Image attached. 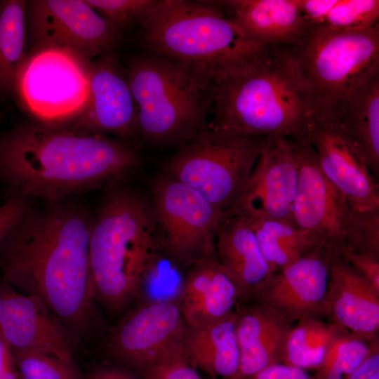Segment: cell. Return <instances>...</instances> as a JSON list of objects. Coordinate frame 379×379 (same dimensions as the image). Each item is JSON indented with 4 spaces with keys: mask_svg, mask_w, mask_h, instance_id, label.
<instances>
[{
    "mask_svg": "<svg viewBox=\"0 0 379 379\" xmlns=\"http://www.w3.org/2000/svg\"><path fill=\"white\" fill-rule=\"evenodd\" d=\"M93 220L85 208L64 200L30 206L0 246L1 280L39 298L80 335L98 325L89 262Z\"/></svg>",
    "mask_w": 379,
    "mask_h": 379,
    "instance_id": "1",
    "label": "cell"
},
{
    "mask_svg": "<svg viewBox=\"0 0 379 379\" xmlns=\"http://www.w3.org/2000/svg\"><path fill=\"white\" fill-rule=\"evenodd\" d=\"M138 161L128 140L61 125H20L0 135V180L48 204L116 181Z\"/></svg>",
    "mask_w": 379,
    "mask_h": 379,
    "instance_id": "2",
    "label": "cell"
},
{
    "mask_svg": "<svg viewBox=\"0 0 379 379\" xmlns=\"http://www.w3.org/2000/svg\"><path fill=\"white\" fill-rule=\"evenodd\" d=\"M215 131L310 140L314 121L298 88L290 46H263L210 76Z\"/></svg>",
    "mask_w": 379,
    "mask_h": 379,
    "instance_id": "3",
    "label": "cell"
},
{
    "mask_svg": "<svg viewBox=\"0 0 379 379\" xmlns=\"http://www.w3.org/2000/svg\"><path fill=\"white\" fill-rule=\"evenodd\" d=\"M153 211L131 191H112L93 220L89 262L96 300L112 312L126 307L137 295L155 261Z\"/></svg>",
    "mask_w": 379,
    "mask_h": 379,
    "instance_id": "4",
    "label": "cell"
},
{
    "mask_svg": "<svg viewBox=\"0 0 379 379\" xmlns=\"http://www.w3.org/2000/svg\"><path fill=\"white\" fill-rule=\"evenodd\" d=\"M290 58L314 122H335L347 98L379 72V23L340 30L312 25Z\"/></svg>",
    "mask_w": 379,
    "mask_h": 379,
    "instance_id": "5",
    "label": "cell"
},
{
    "mask_svg": "<svg viewBox=\"0 0 379 379\" xmlns=\"http://www.w3.org/2000/svg\"><path fill=\"white\" fill-rule=\"evenodd\" d=\"M137 108V134L159 145L189 142L208 126L210 84L201 72L150 53L125 69Z\"/></svg>",
    "mask_w": 379,
    "mask_h": 379,
    "instance_id": "6",
    "label": "cell"
},
{
    "mask_svg": "<svg viewBox=\"0 0 379 379\" xmlns=\"http://www.w3.org/2000/svg\"><path fill=\"white\" fill-rule=\"evenodd\" d=\"M140 25L142 39L152 53L209 78L263 47L244 36L218 1L159 0Z\"/></svg>",
    "mask_w": 379,
    "mask_h": 379,
    "instance_id": "7",
    "label": "cell"
},
{
    "mask_svg": "<svg viewBox=\"0 0 379 379\" xmlns=\"http://www.w3.org/2000/svg\"><path fill=\"white\" fill-rule=\"evenodd\" d=\"M298 164L292 218L331 252L349 248L379 258V208L361 211L325 177L310 140H291Z\"/></svg>",
    "mask_w": 379,
    "mask_h": 379,
    "instance_id": "8",
    "label": "cell"
},
{
    "mask_svg": "<svg viewBox=\"0 0 379 379\" xmlns=\"http://www.w3.org/2000/svg\"><path fill=\"white\" fill-rule=\"evenodd\" d=\"M267 140L208 126L178 147L166 171L225 212L237 200Z\"/></svg>",
    "mask_w": 379,
    "mask_h": 379,
    "instance_id": "9",
    "label": "cell"
},
{
    "mask_svg": "<svg viewBox=\"0 0 379 379\" xmlns=\"http://www.w3.org/2000/svg\"><path fill=\"white\" fill-rule=\"evenodd\" d=\"M91 62L67 49L36 47L27 56L14 91L41 123L65 124L87 102Z\"/></svg>",
    "mask_w": 379,
    "mask_h": 379,
    "instance_id": "10",
    "label": "cell"
},
{
    "mask_svg": "<svg viewBox=\"0 0 379 379\" xmlns=\"http://www.w3.org/2000/svg\"><path fill=\"white\" fill-rule=\"evenodd\" d=\"M157 226L170 255L183 265L215 255V239L225 214L201 194L169 175L152 187Z\"/></svg>",
    "mask_w": 379,
    "mask_h": 379,
    "instance_id": "11",
    "label": "cell"
},
{
    "mask_svg": "<svg viewBox=\"0 0 379 379\" xmlns=\"http://www.w3.org/2000/svg\"><path fill=\"white\" fill-rule=\"evenodd\" d=\"M26 17L36 47L67 49L90 61L113 51L121 36L86 0L26 1Z\"/></svg>",
    "mask_w": 379,
    "mask_h": 379,
    "instance_id": "12",
    "label": "cell"
},
{
    "mask_svg": "<svg viewBox=\"0 0 379 379\" xmlns=\"http://www.w3.org/2000/svg\"><path fill=\"white\" fill-rule=\"evenodd\" d=\"M186 328L179 302L150 301L117 324L107 348L114 357L140 372L182 348Z\"/></svg>",
    "mask_w": 379,
    "mask_h": 379,
    "instance_id": "13",
    "label": "cell"
},
{
    "mask_svg": "<svg viewBox=\"0 0 379 379\" xmlns=\"http://www.w3.org/2000/svg\"><path fill=\"white\" fill-rule=\"evenodd\" d=\"M298 164L291 140L270 138L234 206L247 218L293 222Z\"/></svg>",
    "mask_w": 379,
    "mask_h": 379,
    "instance_id": "14",
    "label": "cell"
},
{
    "mask_svg": "<svg viewBox=\"0 0 379 379\" xmlns=\"http://www.w3.org/2000/svg\"><path fill=\"white\" fill-rule=\"evenodd\" d=\"M61 126L128 140L138 135L136 105L126 70L113 51L91 62L87 102L75 118Z\"/></svg>",
    "mask_w": 379,
    "mask_h": 379,
    "instance_id": "15",
    "label": "cell"
},
{
    "mask_svg": "<svg viewBox=\"0 0 379 379\" xmlns=\"http://www.w3.org/2000/svg\"><path fill=\"white\" fill-rule=\"evenodd\" d=\"M331 251L319 245L273 274L252 300L262 302L288 321L328 316L327 284Z\"/></svg>",
    "mask_w": 379,
    "mask_h": 379,
    "instance_id": "16",
    "label": "cell"
},
{
    "mask_svg": "<svg viewBox=\"0 0 379 379\" xmlns=\"http://www.w3.org/2000/svg\"><path fill=\"white\" fill-rule=\"evenodd\" d=\"M62 325L39 298L0 279V335L13 352L46 354L72 364V347Z\"/></svg>",
    "mask_w": 379,
    "mask_h": 379,
    "instance_id": "17",
    "label": "cell"
},
{
    "mask_svg": "<svg viewBox=\"0 0 379 379\" xmlns=\"http://www.w3.org/2000/svg\"><path fill=\"white\" fill-rule=\"evenodd\" d=\"M311 142L327 180L361 211L379 208V190L362 156L335 122H314Z\"/></svg>",
    "mask_w": 379,
    "mask_h": 379,
    "instance_id": "18",
    "label": "cell"
},
{
    "mask_svg": "<svg viewBox=\"0 0 379 379\" xmlns=\"http://www.w3.org/2000/svg\"><path fill=\"white\" fill-rule=\"evenodd\" d=\"M331 323L370 342L378 337L379 293L338 253H331L327 284Z\"/></svg>",
    "mask_w": 379,
    "mask_h": 379,
    "instance_id": "19",
    "label": "cell"
},
{
    "mask_svg": "<svg viewBox=\"0 0 379 379\" xmlns=\"http://www.w3.org/2000/svg\"><path fill=\"white\" fill-rule=\"evenodd\" d=\"M245 302L237 284L215 255L190 265L179 301L187 326L203 327L220 321Z\"/></svg>",
    "mask_w": 379,
    "mask_h": 379,
    "instance_id": "20",
    "label": "cell"
},
{
    "mask_svg": "<svg viewBox=\"0 0 379 379\" xmlns=\"http://www.w3.org/2000/svg\"><path fill=\"white\" fill-rule=\"evenodd\" d=\"M293 324L277 310L256 300L236 311L239 368L233 379H248L258 371L281 363L288 334Z\"/></svg>",
    "mask_w": 379,
    "mask_h": 379,
    "instance_id": "21",
    "label": "cell"
},
{
    "mask_svg": "<svg viewBox=\"0 0 379 379\" xmlns=\"http://www.w3.org/2000/svg\"><path fill=\"white\" fill-rule=\"evenodd\" d=\"M218 1L244 36L260 46H293L312 26L295 0Z\"/></svg>",
    "mask_w": 379,
    "mask_h": 379,
    "instance_id": "22",
    "label": "cell"
},
{
    "mask_svg": "<svg viewBox=\"0 0 379 379\" xmlns=\"http://www.w3.org/2000/svg\"><path fill=\"white\" fill-rule=\"evenodd\" d=\"M215 255L237 284L246 302L254 299L272 274L249 220L235 210L225 211L221 220Z\"/></svg>",
    "mask_w": 379,
    "mask_h": 379,
    "instance_id": "23",
    "label": "cell"
},
{
    "mask_svg": "<svg viewBox=\"0 0 379 379\" xmlns=\"http://www.w3.org/2000/svg\"><path fill=\"white\" fill-rule=\"evenodd\" d=\"M182 345L195 369L203 371L213 379H233L240 361L236 312L206 326L187 325Z\"/></svg>",
    "mask_w": 379,
    "mask_h": 379,
    "instance_id": "24",
    "label": "cell"
},
{
    "mask_svg": "<svg viewBox=\"0 0 379 379\" xmlns=\"http://www.w3.org/2000/svg\"><path fill=\"white\" fill-rule=\"evenodd\" d=\"M335 122L362 156L377 180L379 175V72L347 98Z\"/></svg>",
    "mask_w": 379,
    "mask_h": 379,
    "instance_id": "25",
    "label": "cell"
},
{
    "mask_svg": "<svg viewBox=\"0 0 379 379\" xmlns=\"http://www.w3.org/2000/svg\"><path fill=\"white\" fill-rule=\"evenodd\" d=\"M247 218L272 274L321 245L314 236L293 222L262 218Z\"/></svg>",
    "mask_w": 379,
    "mask_h": 379,
    "instance_id": "26",
    "label": "cell"
},
{
    "mask_svg": "<svg viewBox=\"0 0 379 379\" xmlns=\"http://www.w3.org/2000/svg\"><path fill=\"white\" fill-rule=\"evenodd\" d=\"M26 1H0V95L15 91L27 55Z\"/></svg>",
    "mask_w": 379,
    "mask_h": 379,
    "instance_id": "27",
    "label": "cell"
},
{
    "mask_svg": "<svg viewBox=\"0 0 379 379\" xmlns=\"http://www.w3.org/2000/svg\"><path fill=\"white\" fill-rule=\"evenodd\" d=\"M340 328L323 319H306L297 321L286 338L281 363L304 370H317L330 342Z\"/></svg>",
    "mask_w": 379,
    "mask_h": 379,
    "instance_id": "28",
    "label": "cell"
},
{
    "mask_svg": "<svg viewBox=\"0 0 379 379\" xmlns=\"http://www.w3.org/2000/svg\"><path fill=\"white\" fill-rule=\"evenodd\" d=\"M369 343L340 328L330 342L314 379H346L364 361Z\"/></svg>",
    "mask_w": 379,
    "mask_h": 379,
    "instance_id": "29",
    "label": "cell"
},
{
    "mask_svg": "<svg viewBox=\"0 0 379 379\" xmlns=\"http://www.w3.org/2000/svg\"><path fill=\"white\" fill-rule=\"evenodd\" d=\"M379 1L338 0L321 26L334 29H363L378 24Z\"/></svg>",
    "mask_w": 379,
    "mask_h": 379,
    "instance_id": "30",
    "label": "cell"
},
{
    "mask_svg": "<svg viewBox=\"0 0 379 379\" xmlns=\"http://www.w3.org/2000/svg\"><path fill=\"white\" fill-rule=\"evenodd\" d=\"M13 354L22 379H79L73 364L55 357L26 351L13 352Z\"/></svg>",
    "mask_w": 379,
    "mask_h": 379,
    "instance_id": "31",
    "label": "cell"
},
{
    "mask_svg": "<svg viewBox=\"0 0 379 379\" xmlns=\"http://www.w3.org/2000/svg\"><path fill=\"white\" fill-rule=\"evenodd\" d=\"M86 1L120 31L134 22H139L140 24L158 3L157 0Z\"/></svg>",
    "mask_w": 379,
    "mask_h": 379,
    "instance_id": "32",
    "label": "cell"
},
{
    "mask_svg": "<svg viewBox=\"0 0 379 379\" xmlns=\"http://www.w3.org/2000/svg\"><path fill=\"white\" fill-rule=\"evenodd\" d=\"M140 373L143 379H204L190 365L184 347Z\"/></svg>",
    "mask_w": 379,
    "mask_h": 379,
    "instance_id": "33",
    "label": "cell"
},
{
    "mask_svg": "<svg viewBox=\"0 0 379 379\" xmlns=\"http://www.w3.org/2000/svg\"><path fill=\"white\" fill-rule=\"evenodd\" d=\"M29 199L13 194L0 206V246L14 225L30 207Z\"/></svg>",
    "mask_w": 379,
    "mask_h": 379,
    "instance_id": "34",
    "label": "cell"
},
{
    "mask_svg": "<svg viewBox=\"0 0 379 379\" xmlns=\"http://www.w3.org/2000/svg\"><path fill=\"white\" fill-rule=\"evenodd\" d=\"M338 253L358 270L379 293V258L343 248Z\"/></svg>",
    "mask_w": 379,
    "mask_h": 379,
    "instance_id": "35",
    "label": "cell"
},
{
    "mask_svg": "<svg viewBox=\"0 0 379 379\" xmlns=\"http://www.w3.org/2000/svg\"><path fill=\"white\" fill-rule=\"evenodd\" d=\"M338 0H295L305 20L314 26H321Z\"/></svg>",
    "mask_w": 379,
    "mask_h": 379,
    "instance_id": "36",
    "label": "cell"
},
{
    "mask_svg": "<svg viewBox=\"0 0 379 379\" xmlns=\"http://www.w3.org/2000/svg\"><path fill=\"white\" fill-rule=\"evenodd\" d=\"M248 379H314L302 368L282 363L267 367Z\"/></svg>",
    "mask_w": 379,
    "mask_h": 379,
    "instance_id": "37",
    "label": "cell"
},
{
    "mask_svg": "<svg viewBox=\"0 0 379 379\" xmlns=\"http://www.w3.org/2000/svg\"><path fill=\"white\" fill-rule=\"evenodd\" d=\"M368 343L367 357L346 379H379V336Z\"/></svg>",
    "mask_w": 379,
    "mask_h": 379,
    "instance_id": "38",
    "label": "cell"
},
{
    "mask_svg": "<svg viewBox=\"0 0 379 379\" xmlns=\"http://www.w3.org/2000/svg\"><path fill=\"white\" fill-rule=\"evenodd\" d=\"M90 379H138L131 373L116 368H102L95 371Z\"/></svg>",
    "mask_w": 379,
    "mask_h": 379,
    "instance_id": "39",
    "label": "cell"
},
{
    "mask_svg": "<svg viewBox=\"0 0 379 379\" xmlns=\"http://www.w3.org/2000/svg\"><path fill=\"white\" fill-rule=\"evenodd\" d=\"M13 361L12 350L0 335V379L3 378L7 368Z\"/></svg>",
    "mask_w": 379,
    "mask_h": 379,
    "instance_id": "40",
    "label": "cell"
}]
</instances>
